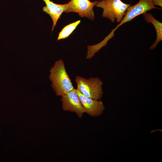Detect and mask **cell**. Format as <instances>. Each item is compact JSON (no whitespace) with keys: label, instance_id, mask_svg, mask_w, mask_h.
<instances>
[{"label":"cell","instance_id":"1","mask_svg":"<svg viewBox=\"0 0 162 162\" xmlns=\"http://www.w3.org/2000/svg\"><path fill=\"white\" fill-rule=\"evenodd\" d=\"M49 79L56 96H61L74 88L62 59L56 61L51 68Z\"/></svg>","mask_w":162,"mask_h":162},{"label":"cell","instance_id":"2","mask_svg":"<svg viewBox=\"0 0 162 162\" xmlns=\"http://www.w3.org/2000/svg\"><path fill=\"white\" fill-rule=\"evenodd\" d=\"M131 4L124 3L121 0H100L95 6L103 9V17L108 19L112 22L116 21L119 23Z\"/></svg>","mask_w":162,"mask_h":162},{"label":"cell","instance_id":"3","mask_svg":"<svg viewBox=\"0 0 162 162\" xmlns=\"http://www.w3.org/2000/svg\"><path fill=\"white\" fill-rule=\"evenodd\" d=\"M77 89L86 97L97 100L102 98L103 91L102 86L103 83L98 77H91L87 79L80 76L76 77Z\"/></svg>","mask_w":162,"mask_h":162},{"label":"cell","instance_id":"4","mask_svg":"<svg viewBox=\"0 0 162 162\" xmlns=\"http://www.w3.org/2000/svg\"><path fill=\"white\" fill-rule=\"evenodd\" d=\"M155 8L160 9L154 5L152 0H139L135 4L130 5L128 7L122 20L115 28L112 30L105 38L109 40L114 37L115 36L114 32L119 27L127 22L130 21L137 16Z\"/></svg>","mask_w":162,"mask_h":162},{"label":"cell","instance_id":"5","mask_svg":"<svg viewBox=\"0 0 162 162\" xmlns=\"http://www.w3.org/2000/svg\"><path fill=\"white\" fill-rule=\"evenodd\" d=\"M99 1L91 2L89 0H71L66 3L64 12H76L81 17H86L93 21L95 18L93 8Z\"/></svg>","mask_w":162,"mask_h":162},{"label":"cell","instance_id":"6","mask_svg":"<svg viewBox=\"0 0 162 162\" xmlns=\"http://www.w3.org/2000/svg\"><path fill=\"white\" fill-rule=\"evenodd\" d=\"M62 108L64 111L74 112L81 118L85 113L76 91L74 88L68 92L61 96Z\"/></svg>","mask_w":162,"mask_h":162},{"label":"cell","instance_id":"7","mask_svg":"<svg viewBox=\"0 0 162 162\" xmlns=\"http://www.w3.org/2000/svg\"><path fill=\"white\" fill-rule=\"evenodd\" d=\"M76 92L82 106L86 113L93 117L102 115L105 110L104 105L101 100H97L86 97L77 89Z\"/></svg>","mask_w":162,"mask_h":162},{"label":"cell","instance_id":"8","mask_svg":"<svg viewBox=\"0 0 162 162\" xmlns=\"http://www.w3.org/2000/svg\"><path fill=\"white\" fill-rule=\"evenodd\" d=\"M46 5L43 8V11L48 14L51 17L53 22L52 32L56 25L58 19L63 12L64 11L66 3L59 4L54 3L50 0H43Z\"/></svg>","mask_w":162,"mask_h":162},{"label":"cell","instance_id":"9","mask_svg":"<svg viewBox=\"0 0 162 162\" xmlns=\"http://www.w3.org/2000/svg\"><path fill=\"white\" fill-rule=\"evenodd\" d=\"M143 16L146 22L151 23L156 31V40L149 48L152 50L156 47L159 42L162 40V23L156 19L151 13H145L143 14Z\"/></svg>","mask_w":162,"mask_h":162},{"label":"cell","instance_id":"10","mask_svg":"<svg viewBox=\"0 0 162 162\" xmlns=\"http://www.w3.org/2000/svg\"><path fill=\"white\" fill-rule=\"evenodd\" d=\"M80 20L71 23L64 27L59 32L57 40L68 38L80 23Z\"/></svg>","mask_w":162,"mask_h":162},{"label":"cell","instance_id":"11","mask_svg":"<svg viewBox=\"0 0 162 162\" xmlns=\"http://www.w3.org/2000/svg\"><path fill=\"white\" fill-rule=\"evenodd\" d=\"M154 5H158L162 7V0H152Z\"/></svg>","mask_w":162,"mask_h":162}]
</instances>
